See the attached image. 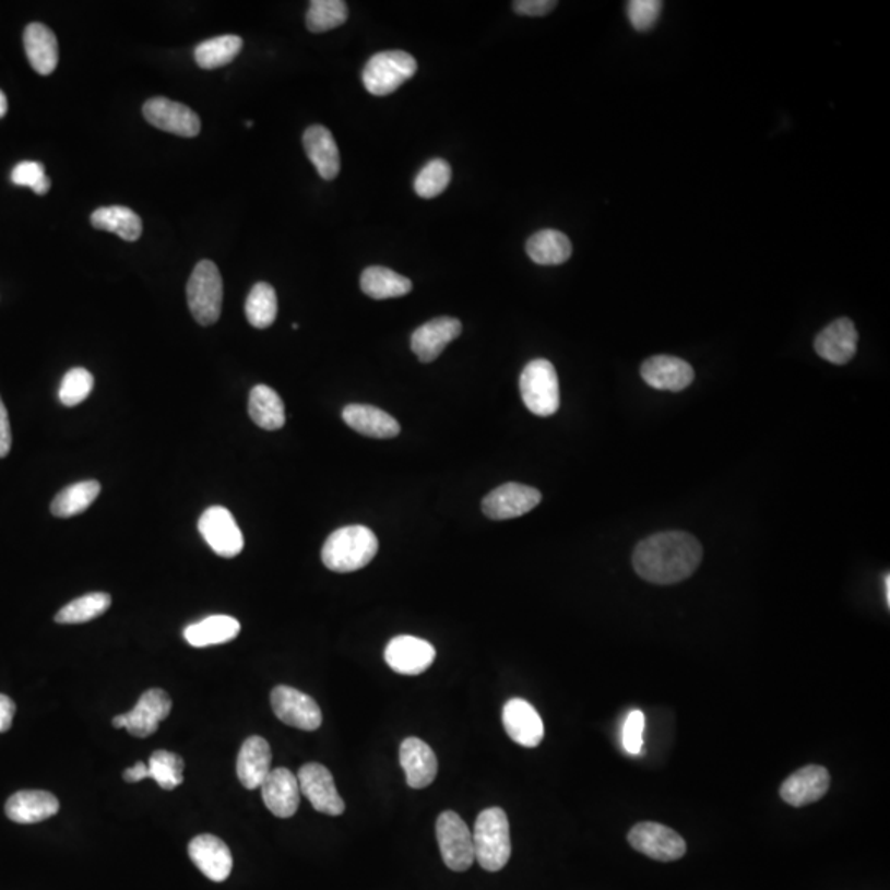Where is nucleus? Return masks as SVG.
Segmentation results:
<instances>
[{
  "label": "nucleus",
  "instance_id": "f257e3e1",
  "mask_svg": "<svg viewBox=\"0 0 890 890\" xmlns=\"http://www.w3.org/2000/svg\"><path fill=\"white\" fill-rule=\"evenodd\" d=\"M701 559V545L692 534L665 531L640 542L632 561L637 574L646 582L669 585L691 578Z\"/></svg>",
  "mask_w": 890,
  "mask_h": 890
},
{
  "label": "nucleus",
  "instance_id": "f03ea898",
  "mask_svg": "<svg viewBox=\"0 0 890 890\" xmlns=\"http://www.w3.org/2000/svg\"><path fill=\"white\" fill-rule=\"evenodd\" d=\"M378 548L377 534L370 527L361 524L340 527L327 538L322 561L327 569L340 574L360 571L373 561Z\"/></svg>",
  "mask_w": 890,
  "mask_h": 890
},
{
  "label": "nucleus",
  "instance_id": "7ed1b4c3",
  "mask_svg": "<svg viewBox=\"0 0 890 890\" xmlns=\"http://www.w3.org/2000/svg\"><path fill=\"white\" fill-rule=\"evenodd\" d=\"M475 859L488 873L507 866L511 856L510 823L501 808H488L478 815L474 834Z\"/></svg>",
  "mask_w": 890,
  "mask_h": 890
},
{
  "label": "nucleus",
  "instance_id": "20e7f679",
  "mask_svg": "<svg viewBox=\"0 0 890 890\" xmlns=\"http://www.w3.org/2000/svg\"><path fill=\"white\" fill-rule=\"evenodd\" d=\"M187 302L200 325L218 322L223 306V280L215 262L200 261L187 284Z\"/></svg>",
  "mask_w": 890,
  "mask_h": 890
},
{
  "label": "nucleus",
  "instance_id": "39448f33",
  "mask_svg": "<svg viewBox=\"0 0 890 890\" xmlns=\"http://www.w3.org/2000/svg\"><path fill=\"white\" fill-rule=\"evenodd\" d=\"M520 393L524 406L534 416L549 417L558 413L561 396L555 365L543 358L530 361L521 373Z\"/></svg>",
  "mask_w": 890,
  "mask_h": 890
},
{
  "label": "nucleus",
  "instance_id": "423d86ee",
  "mask_svg": "<svg viewBox=\"0 0 890 890\" xmlns=\"http://www.w3.org/2000/svg\"><path fill=\"white\" fill-rule=\"evenodd\" d=\"M417 61L403 50L380 51L368 60L364 84L373 96H388L416 74Z\"/></svg>",
  "mask_w": 890,
  "mask_h": 890
},
{
  "label": "nucleus",
  "instance_id": "0eeeda50",
  "mask_svg": "<svg viewBox=\"0 0 890 890\" xmlns=\"http://www.w3.org/2000/svg\"><path fill=\"white\" fill-rule=\"evenodd\" d=\"M437 843L446 866L455 873L471 869L475 861L474 840L467 823L454 811H443L437 818Z\"/></svg>",
  "mask_w": 890,
  "mask_h": 890
},
{
  "label": "nucleus",
  "instance_id": "6e6552de",
  "mask_svg": "<svg viewBox=\"0 0 890 890\" xmlns=\"http://www.w3.org/2000/svg\"><path fill=\"white\" fill-rule=\"evenodd\" d=\"M271 704L277 720L300 731H317L322 726V711L313 698L290 686H276L271 692Z\"/></svg>",
  "mask_w": 890,
  "mask_h": 890
},
{
  "label": "nucleus",
  "instance_id": "1a4fd4ad",
  "mask_svg": "<svg viewBox=\"0 0 890 890\" xmlns=\"http://www.w3.org/2000/svg\"><path fill=\"white\" fill-rule=\"evenodd\" d=\"M199 531L210 548L222 558H236L245 548V538L235 517L225 507H210L199 520Z\"/></svg>",
  "mask_w": 890,
  "mask_h": 890
},
{
  "label": "nucleus",
  "instance_id": "9d476101",
  "mask_svg": "<svg viewBox=\"0 0 890 890\" xmlns=\"http://www.w3.org/2000/svg\"><path fill=\"white\" fill-rule=\"evenodd\" d=\"M142 115L149 124L180 138H195L202 131V122L193 109L162 96L147 99Z\"/></svg>",
  "mask_w": 890,
  "mask_h": 890
},
{
  "label": "nucleus",
  "instance_id": "9b49d317",
  "mask_svg": "<svg viewBox=\"0 0 890 890\" xmlns=\"http://www.w3.org/2000/svg\"><path fill=\"white\" fill-rule=\"evenodd\" d=\"M629 843L633 850L660 863L681 859L686 843L672 828L658 823H639L630 830Z\"/></svg>",
  "mask_w": 890,
  "mask_h": 890
},
{
  "label": "nucleus",
  "instance_id": "f8f14e48",
  "mask_svg": "<svg viewBox=\"0 0 890 890\" xmlns=\"http://www.w3.org/2000/svg\"><path fill=\"white\" fill-rule=\"evenodd\" d=\"M542 498V491L536 488L511 482L490 491L482 501V510L490 520H513L538 507Z\"/></svg>",
  "mask_w": 890,
  "mask_h": 890
},
{
  "label": "nucleus",
  "instance_id": "ddd939ff",
  "mask_svg": "<svg viewBox=\"0 0 890 890\" xmlns=\"http://www.w3.org/2000/svg\"><path fill=\"white\" fill-rule=\"evenodd\" d=\"M300 793L320 814L340 817L345 811V802L336 790L335 780L327 767L320 763H306L299 770Z\"/></svg>",
  "mask_w": 890,
  "mask_h": 890
},
{
  "label": "nucleus",
  "instance_id": "4468645a",
  "mask_svg": "<svg viewBox=\"0 0 890 890\" xmlns=\"http://www.w3.org/2000/svg\"><path fill=\"white\" fill-rule=\"evenodd\" d=\"M384 660L393 672L400 675L416 676L432 665L436 660V649L427 640L400 636L388 643Z\"/></svg>",
  "mask_w": 890,
  "mask_h": 890
},
{
  "label": "nucleus",
  "instance_id": "2eb2a0df",
  "mask_svg": "<svg viewBox=\"0 0 890 890\" xmlns=\"http://www.w3.org/2000/svg\"><path fill=\"white\" fill-rule=\"evenodd\" d=\"M503 727L508 737L520 746L533 749L543 743L545 737V724L538 711L524 701V699L513 698L505 704Z\"/></svg>",
  "mask_w": 890,
  "mask_h": 890
},
{
  "label": "nucleus",
  "instance_id": "dca6fc26",
  "mask_svg": "<svg viewBox=\"0 0 890 890\" xmlns=\"http://www.w3.org/2000/svg\"><path fill=\"white\" fill-rule=\"evenodd\" d=\"M462 333L461 320L454 317H439L414 330L411 336V349L423 364L437 360L449 343L459 339Z\"/></svg>",
  "mask_w": 890,
  "mask_h": 890
},
{
  "label": "nucleus",
  "instance_id": "f3484780",
  "mask_svg": "<svg viewBox=\"0 0 890 890\" xmlns=\"http://www.w3.org/2000/svg\"><path fill=\"white\" fill-rule=\"evenodd\" d=\"M830 783V772L824 767L807 766L792 773L782 783L780 796L792 807H807L827 795Z\"/></svg>",
  "mask_w": 890,
  "mask_h": 890
},
{
  "label": "nucleus",
  "instance_id": "a211bd4d",
  "mask_svg": "<svg viewBox=\"0 0 890 890\" xmlns=\"http://www.w3.org/2000/svg\"><path fill=\"white\" fill-rule=\"evenodd\" d=\"M259 788H261L265 807L274 817L290 818L299 810V780L290 770L283 769V767L271 770L270 775L265 776Z\"/></svg>",
  "mask_w": 890,
  "mask_h": 890
},
{
  "label": "nucleus",
  "instance_id": "6ab92c4d",
  "mask_svg": "<svg viewBox=\"0 0 890 890\" xmlns=\"http://www.w3.org/2000/svg\"><path fill=\"white\" fill-rule=\"evenodd\" d=\"M171 711V699L164 689H149L139 698L138 704L126 714V729L131 736L144 737L157 733L158 724L167 720Z\"/></svg>",
  "mask_w": 890,
  "mask_h": 890
},
{
  "label": "nucleus",
  "instance_id": "aec40b11",
  "mask_svg": "<svg viewBox=\"0 0 890 890\" xmlns=\"http://www.w3.org/2000/svg\"><path fill=\"white\" fill-rule=\"evenodd\" d=\"M189 856L203 876L213 882L228 879L233 869V856L225 841L213 834H200L189 844Z\"/></svg>",
  "mask_w": 890,
  "mask_h": 890
},
{
  "label": "nucleus",
  "instance_id": "412c9836",
  "mask_svg": "<svg viewBox=\"0 0 890 890\" xmlns=\"http://www.w3.org/2000/svg\"><path fill=\"white\" fill-rule=\"evenodd\" d=\"M642 378L649 387L660 391L686 390L695 380V370L688 361L669 355H656L642 365Z\"/></svg>",
  "mask_w": 890,
  "mask_h": 890
},
{
  "label": "nucleus",
  "instance_id": "4be33fe9",
  "mask_svg": "<svg viewBox=\"0 0 890 890\" xmlns=\"http://www.w3.org/2000/svg\"><path fill=\"white\" fill-rule=\"evenodd\" d=\"M60 810L57 796L44 790H22L14 793L5 804L9 820L21 824L40 823L55 817Z\"/></svg>",
  "mask_w": 890,
  "mask_h": 890
},
{
  "label": "nucleus",
  "instance_id": "5701e85b",
  "mask_svg": "<svg viewBox=\"0 0 890 890\" xmlns=\"http://www.w3.org/2000/svg\"><path fill=\"white\" fill-rule=\"evenodd\" d=\"M273 752L264 737L251 736L245 740L236 760V773L245 788L256 790L270 775Z\"/></svg>",
  "mask_w": 890,
  "mask_h": 890
},
{
  "label": "nucleus",
  "instance_id": "b1692460",
  "mask_svg": "<svg viewBox=\"0 0 890 890\" xmlns=\"http://www.w3.org/2000/svg\"><path fill=\"white\" fill-rule=\"evenodd\" d=\"M400 762L411 788H426L437 776V757L424 740L407 737L400 749Z\"/></svg>",
  "mask_w": 890,
  "mask_h": 890
},
{
  "label": "nucleus",
  "instance_id": "393cba45",
  "mask_svg": "<svg viewBox=\"0 0 890 890\" xmlns=\"http://www.w3.org/2000/svg\"><path fill=\"white\" fill-rule=\"evenodd\" d=\"M815 349L833 365H846L856 355L857 330L850 319H838L815 340Z\"/></svg>",
  "mask_w": 890,
  "mask_h": 890
},
{
  "label": "nucleus",
  "instance_id": "a878e982",
  "mask_svg": "<svg viewBox=\"0 0 890 890\" xmlns=\"http://www.w3.org/2000/svg\"><path fill=\"white\" fill-rule=\"evenodd\" d=\"M342 417L353 430L373 439H393L401 432L400 423L391 414L368 404H348Z\"/></svg>",
  "mask_w": 890,
  "mask_h": 890
},
{
  "label": "nucleus",
  "instance_id": "bb28decb",
  "mask_svg": "<svg viewBox=\"0 0 890 890\" xmlns=\"http://www.w3.org/2000/svg\"><path fill=\"white\" fill-rule=\"evenodd\" d=\"M304 149L323 180H333L340 174V151L332 132L323 126H310L304 132Z\"/></svg>",
  "mask_w": 890,
  "mask_h": 890
},
{
  "label": "nucleus",
  "instance_id": "cd10ccee",
  "mask_svg": "<svg viewBox=\"0 0 890 890\" xmlns=\"http://www.w3.org/2000/svg\"><path fill=\"white\" fill-rule=\"evenodd\" d=\"M24 47L28 63L38 74L48 76L54 73L55 68L58 67L60 54H58L57 37L51 28L38 22L28 25L24 32Z\"/></svg>",
  "mask_w": 890,
  "mask_h": 890
},
{
  "label": "nucleus",
  "instance_id": "c85d7f7f",
  "mask_svg": "<svg viewBox=\"0 0 890 890\" xmlns=\"http://www.w3.org/2000/svg\"><path fill=\"white\" fill-rule=\"evenodd\" d=\"M239 632H241V626L236 618L229 615H212V617L203 618L199 624L187 627L183 637L189 645L205 649V646L232 642L239 636Z\"/></svg>",
  "mask_w": 890,
  "mask_h": 890
},
{
  "label": "nucleus",
  "instance_id": "c756f323",
  "mask_svg": "<svg viewBox=\"0 0 890 890\" xmlns=\"http://www.w3.org/2000/svg\"><path fill=\"white\" fill-rule=\"evenodd\" d=\"M249 416L264 430H277L286 424V407L273 388L258 384L249 393Z\"/></svg>",
  "mask_w": 890,
  "mask_h": 890
},
{
  "label": "nucleus",
  "instance_id": "7c9ffc66",
  "mask_svg": "<svg viewBox=\"0 0 890 890\" xmlns=\"http://www.w3.org/2000/svg\"><path fill=\"white\" fill-rule=\"evenodd\" d=\"M526 252L536 264H562L571 258V239L558 229H543L527 239Z\"/></svg>",
  "mask_w": 890,
  "mask_h": 890
},
{
  "label": "nucleus",
  "instance_id": "2f4dec72",
  "mask_svg": "<svg viewBox=\"0 0 890 890\" xmlns=\"http://www.w3.org/2000/svg\"><path fill=\"white\" fill-rule=\"evenodd\" d=\"M360 286L361 290L375 300L396 299L413 290L411 280L381 265H371L365 270Z\"/></svg>",
  "mask_w": 890,
  "mask_h": 890
},
{
  "label": "nucleus",
  "instance_id": "473e14b6",
  "mask_svg": "<svg viewBox=\"0 0 890 890\" xmlns=\"http://www.w3.org/2000/svg\"><path fill=\"white\" fill-rule=\"evenodd\" d=\"M93 228L115 233L124 241H138L142 236V219L128 206H103L92 215Z\"/></svg>",
  "mask_w": 890,
  "mask_h": 890
},
{
  "label": "nucleus",
  "instance_id": "72a5a7b5",
  "mask_svg": "<svg viewBox=\"0 0 890 890\" xmlns=\"http://www.w3.org/2000/svg\"><path fill=\"white\" fill-rule=\"evenodd\" d=\"M102 485L96 480L78 482L61 490L51 501V513L58 518H70L83 513L99 497Z\"/></svg>",
  "mask_w": 890,
  "mask_h": 890
},
{
  "label": "nucleus",
  "instance_id": "f704fd0d",
  "mask_svg": "<svg viewBox=\"0 0 890 890\" xmlns=\"http://www.w3.org/2000/svg\"><path fill=\"white\" fill-rule=\"evenodd\" d=\"M242 50V38L238 35H222L202 41L195 48V61L203 70H216L232 63Z\"/></svg>",
  "mask_w": 890,
  "mask_h": 890
},
{
  "label": "nucleus",
  "instance_id": "c9c22d12",
  "mask_svg": "<svg viewBox=\"0 0 890 890\" xmlns=\"http://www.w3.org/2000/svg\"><path fill=\"white\" fill-rule=\"evenodd\" d=\"M248 322L254 329H268L276 322L277 294L268 283H258L252 287L245 306Z\"/></svg>",
  "mask_w": 890,
  "mask_h": 890
},
{
  "label": "nucleus",
  "instance_id": "e433bc0d",
  "mask_svg": "<svg viewBox=\"0 0 890 890\" xmlns=\"http://www.w3.org/2000/svg\"><path fill=\"white\" fill-rule=\"evenodd\" d=\"M111 595L106 592H93L74 598L70 604L64 605L57 615L55 621L58 624H84V621L95 620L102 617L111 607Z\"/></svg>",
  "mask_w": 890,
  "mask_h": 890
},
{
  "label": "nucleus",
  "instance_id": "4c0bfd02",
  "mask_svg": "<svg viewBox=\"0 0 890 890\" xmlns=\"http://www.w3.org/2000/svg\"><path fill=\"white\" fill-rule=\"evenodd\" d=\"M348 5L343 0H313L306 15L307 28L312 34H323L345 24Z\"/></svg>",
  "mask_w": 890,
  "mask_h": 890
},
{
  "label": "nucleus",
  "instance_id": "58836bf2",
  "mask_svg": "<svg viewBox=\"0 0 890 890\" xmlns=\"http://www.w3.org/2000/svg\"><path fill=\"white\" fill-rule=\"evenodd\" d=\"M149 779H154L162 790H175L183 783L186 762L177 753L155 750L149 759Z\"/></svg>",
  "mask_w": 890,
  "mask_h": 890
},
{
  "label": "nucleus",
  "instance_id": "ea45409f",
  "mask_svg": "<svg viewBox=\"0 0 890 890\" xmlns=\"http://www.w3.org/2000/svg\"><path fill=\"white\" fill-rule=\"evenodd\" d=\"M452 168L443 158H434L424 165L414 180V190L420 199H436L451 183Z\"/></svg>",
  "mask_w": 890,
  "mask_h": 890
},
{
  "label": "nucleus",
  "instance_id": "a19ab883",
  "mask_svg": "<svg viewBox=\"0 0 890 890\" xmlns=\"http://www.w3.org/2000/svg\"><path fill=\"white\" fill-rule=\"evenodd\" d=\"M95 387V378L84 368H73L64 375L58 390V400L63 406L73 407L83 403Z\"/></svg>",
  "mask_w": 890,
  "mask_h": 890
},
{
  "label": "nucleus",
  "instance_id": "79ce46f5",
  "mask_svg": "<svg viewBox=\"0 0 890 890\" xmlns=\"http://www.w3.org/2000/svg\"><path fill=\"white\" fill-rule=\"evenodd\" d=\"M12 182L19 187H28L37 195H45L50 190V178L45 174L44 165L38 162H21L12 170Z\"/></svg>",
  "mask_w": 890,
  "mask_h": 890
},
{
  "label": "nucleus",
  "instance_id": "37998d69",
  "mask_svg": "<svg viewBox=\"0 0 890 890\" xmlns=\"http://www.w3.org/2000/svg\"><path fill=\"white\" fill-rule=\"evenodd\" d=\"M663 2L658 0H632L627 4V15L630 24L636 31L649 32L655 27L660 14H662Z\"/></svg>",
  "mask_w": 890,
  "mask_h": 890
},
{
  "label": "nucleus",
  "instance_id": "c03bdc74",
  "mask_svg": "<svg viewBox=\"0 0 890 890\" xmlns=\"http://www.w3.org/2000/svg\"><path fill=\"white\" fill-rule=\"evenodd\" d=\"M643 731H645V714L640 709H633L627 716L624 731H621V744L630 756H639L642 752Z\"/></svg>",
  "mask_w": 890,
  "mask_h": 890
},
{
  "label": "nucleus",
  "instance_id": "a18cd8bd",
  "mask_svg": "<svg viewBox=\"0 0 890 890\" xmlns=\"http://www.w3.org/2000/svg\"><path fill=\"white\" fill-rule=\"evenodd\" d=\"M558 2L553 0H517L513 2V11L520 15H527V17H543L555 11Z\"/></svg>",
  "mask_w": 890,
  "mask_h": 890
},
{
  "label": "nucleus",
  "instance_id": "49530a36",
  "mask_svg": "<svg viewBox=\"0 0 890 890\" xmlns=\"http://www.w3.org/2000/svg\"><path fill=\"white\" fill-rule=\"evenodd\" d=\"M12 448L11 420H9L8 407L0 397V459L8 458Z\"/></svg>",
  "mask_w": 890,
  "mask_h": 890
},
{
  "label": "nucleus",
  "instance_id": "de8ad7c7",
  "mask_svg": "<svg viewBox=\"0 0 890 890\" xmlns=\"http://www.w3.org/2000/svg\"><path fill=\"white\" fill-rule=\"evenodd\" d=\"M15 711H17L15 702L9 696L0 695V733H8L11 729Z\"/></svg>",
  "mask_w": 890,
  "mask_h": 890
},
{
  "label": "nucleus",
  "instance_id": "09e8293b",
  "mask_svg": "<svg viewBox=\"0 0 890 890\" xmlns=\"http://www.w3.org/2000/svg\"><path fill=\"white\" fill-rule=\"evenodd\" d=\"M145 779H149V766L144 762L134 763L131 769L124 772V780L129 783L142 782Z\"/></svg>",
  "mask_w": 890,
  "mask_h": 890
},
{
  "label": "nucleus",
  "instance_id": "8fccbe9b",
  "mask_svg": "<svg viewBox=\"0 0 890 890\" xmlns=\"http://www.w3.org/2000/svg\"><path fill=\"white\" fill-rule=\"evenodd\" d=\"M8 109H9L8 96H5V93L2 92V90H0V119L4 118V116L8 115Z\"/></svg>",
  "mask_w": 890,
  "mask_h": 890
},
{
  "label": "nucleus",
  "instance_id": "3c124183",
  "mask_svg": "<svg viewBox=\"0 0 890 890\" xmlns=\"http://www.w3.org/2000/svg\"><path fill=\"white\" fill-rule=\"evenodd\" d=\"M126 724H128L126 714H119V716H116L115 720H112V727H116V729H122V727L126 729Z\"/></svg>",
  "mask_w": 890,
  "mask_h": 890
},
{
  "label": "nucleus",
  "instance_id": "603ef678",
  "mask_svg": "<svg viewBox=\"0 0 890 890\" xmlns=\"http://www.w3.org/2000/svg\"><path fill=\"white\" fill-rule=\"evenodd\" d=\"M883 588H886L887 607H890V575L889 574H886V578H883Z\"/></svg>",
  "mask_w": 890,
  "mask_h": 890
}]
</instances>
